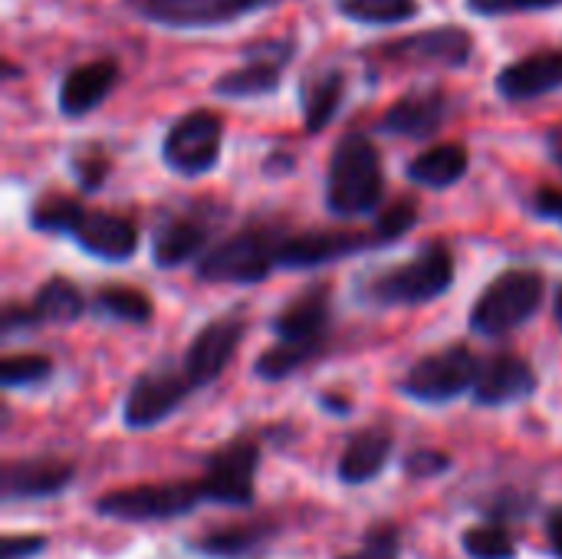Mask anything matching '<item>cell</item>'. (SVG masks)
<instances>
[{
	"label": "cell",
	"instance_id": "obj_3",
	"mask_svg": "<svg viewBox=\"0 0 562 559\" xmlns=\"http://www.w3.org/2000/svg\"><path fill=\"white\" fill-rule=\"evenodd\" d=\"M286 234L290 231L283 224H247L204 250L194 273L201 283H263L280 267V247Z\"/></svg>",
	"mask_w": 562,
	"mask_h": 559
},
{
	"label": "cell",
	"instance_id": "obj_7",
	"mask_svg": "<svg viewBox=\"0 0 562 559\" xmlns=\"http://www.w3.org/2000/svg\"><path fill=\"white\" fill-rule=\"evenodd\" d=\"M224 148V122L211 109L184 112L161 138V161L181 178H201L217 168Z\"/></svg>",
	"mask_w": 562,
	"mask_h": 559
},
{
	"label": "cell",
	"instance_id": "obj_31",
	"mask_svg": "<svg viewBox=\"0 0 562 559\" xmlns=\"http://www.w3.org/2000/svg\"><path fill=\"white\" fill-rule=\"evenodd\" d=\"M326 349L323 346H300V343H277L270 346L263 356H257L254 362V376L263 382H283L290 376H296L303 366H310L313 359H319Z\"/></svg>",
	"mask_w": 562,
	"mask_h": 559
},
{
	"label": "cell",
	"instance_id": "obj_42",
	"mask_svg": "<svg viewBox=\"0 0 562 559\" xmlns=\"http://www.w3.org/2000/svg\"><path fill=\"white\" fill-rule=\"evenodd\" d=\"M33 326H40V323H36V316H33V310H30L26 303H7V310H3V316H0L3 336L20 333V329H33Z\"/></svg>",
	"mask_w": 562,
	"mask_h": 559
},
{
	"label": "cell",
	"instance_id": "obj_19",
	"mask_svg": "<svg viewBox=\"0 0 562 559\" xmlns=\"http://www.w3.org/2000/svg\"><path fill=\"white\" fill-rule=\"evenodd\" d=\"M115 82H119V63L112 56L79 63L66 69V76L59 79L56 105L66 119H82L109 99Z\"/></svg>",
	"mask_w": 562,
	"mask_h": 559
},
{
	"label": "cell",
	"instance_id": "obj_47",
	"mask_svg": "<svg viewBox=\"0 0 562 559\" xmlns=\"http://www.w3.org/2000/svg\"><path fill=\"white\" fill-rule=\"evenodd\" d=\"M553 316H557V326L562 329V283L557 287V297H553Z\"/></svg>",
	"mask_w": 562,
	"mask_h": 559
},
{
	"label": "cell",
	"instance_id": "obj_33",
	"mask_svg": "<svg viewBox=\"0 0 562 559\" xmlns=\"http://www.w3.org/2000/svg\"><path fill=\"white\" fill-rule=\"evenodd\" d=\"M49 376H53V359L43 353H16L0 362L3 389H33L43 385Z\"/></svg>",
	"mask_w": 562,
	"mask_h": 559
},
{
	"label": "cell",
	"instance_id": "obj_12",
	"mask_svg": "<svg viewBox=\"0 0 562 559\" xmlns=\"http://www.w3.org/2000/svg\"><path fill=\"white\" fill-rule=\"evenodd\" d=\"M194 392V385L188 382L184 369H171V366H155L148 372H142L122 405V425L128 432H148L161 422H168Z\"/></svg>",
	"mask_w": 562,
	"mask_h": 559
},
{
	"label": "cell",
	"instance_id": "obj_29",
	"mask_svg": "<svg viewBox=\"0 0 562 559\" xmlns=\"http://www.w3.org/2000/svg\"><path fill=\"white\" fill-rule=\"evenodd\" d=\"M86 211L89 208H82L79 198L49 191V194H43V198L33 201V208H30V227L40 231V234H66V237H72V231L79 227V221L86 217Z\"/></svg>",
	"mask_w": 562,
	"mask_h": 559
},
{
	"label": "cell",
	"instance_id": "obj_16",
	"mask_svg": "<svg viewBox=\"0 0 562 559\" xmlns=\"http://www.w3.org/2000/svg\"><path fill=\"white\" fill-rule=\"evenodd\" d=\"M537 392V372L530 359L517 353H494L481 362L477 382L471 389L474 405L481 409H504L530 399Z\"/></svg>",
	"mask_w": 562,
	"mask_h": 559
},
{
	"label": "cell",
	"instance_id": "obj_14",
	"mask_svg": "<svg viewBox=\"0 0 562 559\" xmlns=\"http://www.w3.org/2000/svg\"><path fill=\"white\" fill-rule=\"evenodd\" d=\"M372 247H382L375 231H300V234H286L280 247V267L313 270Z\"/></svg>",
	"mask_w": 562,
	"mask_h": 559
},
{
	"label": "cell",
	"instance_id": "obj_9",
	"mask_svg": "<svg viewBox=\"0 0 562 559\" xmlns=\"http://www.w3.org/2000/svg\"><path fill=\"white\" fill-rule=\"evenodd\" d=\"M244 63L221 72L214 79V96L221 99H260L273 96L283 82V69L296 56V43L280 36V40H250L240 49Z\"/></svg>",
	"mask_w": 562,
	"mask_h": 559
},
{
	"label": "cell",
	"instance_id": "obj_11",
	"mask_svg": "<svg viewBox=\"0 0 562 559\" xmlns=\"http://www.w3.org/2000/svg\"><path fill=\"white\" fill-rule=\"evenodd\" d=\"M125 3L138 20L165 30H214V26H231L283 0H125Z\"/></svg>",
	"mask_w": 562,
	"mask_h": 559
},
{
	"label": "cell",
	"instance_id": "obj_20",
	"mask_svg": "<svg viewBox=\"0 0 562 559\" xmlns=\"http://www.w3.org/2000/svg\"><path fill=\"white\" fill-rule=\"evenodd\" d=\"M497 96L507 102H530L562 89V49H537L507 63L497 79Z\"/></svg>",
	"mask_w": 562,
	"mask_h": 559
},
{
	"label": "cell",
	"instance_id": "obj_44",
	"mask_svg": "<svg viewBox=\"0 0 562 559\" xmlns=\"http://www.w3.org/2000/svg\"><path fill=\"white\" fill-rule=\"evenodd\" d=\"M547 540H550L553 557L562 559V504L560 507H553L550 517H547Z\"/></svg>",
	"mask_w": 562,
	"mask_h": 559
},
{
	"label": "cell",
	"instance_id": "obj_4",
	"mask_svg": "<svg viewBox=\"0 0 562 559\" xmlns=\"http://www.w3.org/2000/svg\"><path fill=\"white\" fill-rule=\"evenodd\" d=\"M547 297V280L533 267H510L501 277H494L477 303L471 306V333L484 339H501L514 329H520L527 320L537 316Z\"/></svg>",
	"mask_w": 562,
	"mask_h": 559
},
{
	"label": "cell",
	"instance_id": "obj_26",
	"mask_svg": "<svg viewBox=\"0 0 562 559\" xmlns=\"http://www.w3.org/2000/svg\"><path fill=\"white\" fill-rule=\"evenodd\" d=\"M468 168H471L468 148L461 142H441V145H431L422 155H415L405 171L415 185L445 191V188H454L468 175Z\"/></svg>",
	"mask_w": 562,
	"mask_h": 559
},
{
	"label": "cell",
	"instance_id": "obj_2",
	"mask_svg": "<svg viewBox=\"0 0 562 559\" xmlns=\"http://www.w3.org/2000/svg\"><path fill=\"white\" fill-rule=\"evenodd\" d=\"M385 194V171L375 142L366 132H349L336 142L326 168V208L342 217H366Z\"/></svg>",
	"mask_w": 562,
	"mask_h": 559
},
{
	"label": "cell",
	"instance_id": "obj_30",
	"mask_svg": "<svg viewBox=\"0 0 562 559\" xmlns=\"http://www.w3.org/2000/svg\"><path fill=\"white\" fill-rule=\"evenodd\" d=\"M336 13L362 26H395L418 16V0H333Z\"/></svg>",
	"mask_w": 562,
	"mask_h": 559
},
{
	"label": "cell",
	"instance_id": "obj_8",
	"mask_svg": "<svg viewBox=\"0 0 562 559\" xmlns=\"http://www.w3.org/2000/svg\"><path fill=\"white\" fill-rule=\"evenodd\" d=\"M260 445L247 435L231 438L204 458V474L198 481L201 497L221 507H250L257 497Z\"/></svg>",
	"mask_w": 562,
	"mask_h": 559
},
{
	"label": "cell",
	"instance_id": "obj_15",
	"mask_svg": "<svg viewBox=\"0 0 562 559\" xmlns=\"http://www.w3.org/2000/svg\"><path fill=\"white\" fill-rule=\"evenodd\" d=\"M76 478L72 461L40 455V458H16L0 468V501L20 504V501H46L63 494Z\"/></svg>",
	"mask_w": 562,
	"mask_h": 559
},
{
	"label": "cell",
	"instance_id": "obj_38",
	"mask_svg": "<svg viewBox=\"0 0 562 559\" xmlns=\"http://www.w3.org/2000/svg\"><path fill=\"white\" fill-rule=\"evenodd\" d=\"M468 13L474 16H510V13H537V10H557L562 0H464Z\"/></svg>",
	"mask_w": 562,
	"mask_h": 559
},
{
	"label": "cell",
	"instance_id": "obj_18",
	"mask_svg": "<svg viewBox=\"0 0 562 559\" xmlns=\"http://www.w3.org/2000/svg\"><path fill=\"white\" fill-rule=\"evenodd\" d=\"M211 234H214L211 211H181V214L168 217L155 231V237H151V264L158 270H178L207 247Z\"/></svg>",
	"mask_w": 562,
	"mask_h": 559
},
{
	"label": "cell",
	"instance_id": "obj_28",
	"mask_svg": "<svg viewBox=\"0 0 562 559\" xmlns=\"http://www.w3.org/2000/svg\"><path fill=\"white\" fill-rule=\"evenodd\" d=\"M92 313L95 316H109L119 323H135L145 326L155 313V303L148 300V293L135 290V287H122V283H109L92 297Z\"/></svg>",
	"mask_w": 562,
	"mask_h": 559
},
{
	"label": "cell",
	"instance_id": "obj_21",
	"mask_svg": "<svg viewBox=\"0 0 562 559\" xmlns=\"http://www.w3.org/2000/svg\"><path fill=\"white\" fill-rule=\"evenodd\" d=\"M448 112H451V102L445 89L438 86L412 89L382 112L379 128L389 135H402V138H428L445 125Z\"/></svg>",
	"mask_w": 562,
	"mask_h": 559
},
{
	"label": "cell",
	"instance_id": "obj_35",
	"mask_svg": "<svg viewBox=\"0 0 562 559\" xmlns=\"http://www.w3.org/2000/svg\"><path fill=\"white\" fill-rule=\"evenodd\" d=\"M339 559H402V530L395 524H375L366 530L362 547Z\"/></svg>",
	"mask_w": 562,
	"mask_h": 559
},
{
	"label": "cell",
	"instance_id": "obj_22",
	"mask_svg": "<svg viewBox=\"0 0 562 559\" xmlns=\"http://www.w3.org/2000/svg\"><path fill=\"white\" fill-rule=\"evenodd\" d=\"M72 241L95 260L122 264L138 250V227L132 217L115 211H86L72 231Z\"/></svg>",
	"mask_w": 562,
	"mask_h": 559
},
{
	"label": "cell",
	"instance_id": "obj_27",
	"mask_svg": "<svg viewBox=\"0 0 562 559\" xmlns=\"http://www.w3.org/2000/svg\"><path fill=\"white\" fill-rule=\"evenodd\" d=\"M36 323H56V326H66V323H76L86 310V300H82V290L69 280V277H49L46 283H40L33 303H30Z\"/></svg>",
	"mask_w": 562,
	"mask_h": 559
},
{
	"label": "cell",
	"instance_id": "obj_43",
	"mask_svg": "<svg viewBox=\"0 0 562 559\" xmlns=\"http://www.w3.org/2000/svg\"><path fill=\"white\" fill-rule=\"evenodd\" d=\"M293 168H296V161H293L290 152H270V155L263 158V175H270V178H283V175H290Z\"/></svg>",
	"mask_w": 562,
	"mask_h": 559
},
{
	"label": "cell",
	"instance_id": "obj_39",
	"mask_svg": "<svg viewBox=\"0 0 562 559\" xmlns=\"http://www.w3.org/2000/svg\"><path fill=\"white\" fill-rule=\"evenodd\" d=\"M451 465H454L451 455H448V451H438V448H418V451H412V455L402 461L405 474L415 478V481H431V478L451 471Z\"/></svg>",
	"mask_w": 562,
	"mask_h": 559
},
{
	"label": "cell",
	"instance_id": "obj_37",
	"mask_svg": "<svg viewBox=\"0 0 562 559\" xmlns=\"http://www.w3.org/2000/svg\"><path fill=\"white\" fill-rule=\"evenodd\" d=\"M537 497L533 494H524V491H497L491 494L481 511L494 521V524H507V521H520L533 511Z\"/></svg>",
	"mask_w": 562,
	"mask_h": 559
},
{
	"label": "cell",
	"instance_id": "obj_5",
	"mask_svg": "<svg viewBox=\"0 0 562 559\" xmlns=\"http://www.w3.org/2000/svg\"><path fill=\"white\" fill-rule=\"evenodd\" d=\"M477 372H481V359L464 343H451L412 362V369L398 382V392L422 405H445L471 392Z\"/></svg>",
	"mask_w": 562,
	"mask_h": 559
},
{
	"label": "cell",
	"instance_id": "obj_13",
	"mask_svg": "<svg viewBox=\"0 0 562 559\" xmlns=\"http://www.w3.org/2000/svg\"><path fill=\"white\" fill-rule=\"evenodd\" d=\"M244 333H247V320L240 313H227V316H217V320L204 323L198 329V336L188 343V353L181 359V369H184L188 382L194 389H204V385L217 382L224 376V369L231 366Z\"/></svg>",
	"mask_w": 562,
	"mask_h": 559
},
{
	"label": "cell",
	"instance_id": "obj_32",
	"mask_svg": "<svg viewBox=\"0 0 562 559\" xmlns=\"http://www.w3.org/2000/svg\"><path fill=\"white\" fill-rule=\"evenodd\" d=\"M461 550L468 559H517V540L507 524H477L461 534Z\"/></svg>",
	"mask_w": 562,
	"mask_h": 559
},
{
	"label": "cell",
	"instance_id": "obj_48",
	"mask_svg": "<svg viewBox=\"0 0 562 559\" xmlns=\"http://www.w3.org/2000/svg\"><path fill=\"white\" fill-rule=\"evenodd\" d=\"M16 76H20V66L7 59V63H3V79H16Z\"/></svg>",
	"mask_w": 562,
	"mask_h": 559
},
{
	"label": "cell",
	"instance_id": "obj_23",
	"mask_svg": "<svg viewBox=\"0 0 562 559\" xmlns=\"http://www.w3.org/2000/svg\"><path fill=\"white\" fill-rule=\"evenodd\" d=\"M392 451H395V435L389 428H366V432H356L342 455H339V465H336V478L346 484V488H362L369 481H375L389 461H392Z\"/></svg>",
	"mask_w": 562,
	"mask_h": 559
},
{
	"label": "cell",
	"instance_id": "obj_10",
	"mask_svg": "<svg viewBox=\"0 0 562 559\" xmlns=\"http://www.w3.org/2000/svg\"><path fill=\"white\" fill-rule=\"evenodd\" d=\"M369 56L395 63V66H441V69H461L474 56V36L458 23L428 26L418 33H405L395 40H385Z\"/></svg>",
	"mask_w": 562,
	"mask_h": 559
},
{
	"label": "cell",
	"instance_id": "obj_25",
	"mask_svg": "<svg viewBox=\"0 0 562 559\" xmlns=\"http://www.w3.org/2000/svg\"><path fill=\"white\" fill-rule=\"evenodd\" d=\"M346 99V72L336 69V66H323V69H313L303 82H300V105H303V125L310 135L323 132L339 105Z\"/></svg>",
	"mask_w": 562,
	"mask_h": 559
},
{
	"label": "cell",
	"instance_id": "obj_1",
	"mask_svg": "<svg viewBox=\"0 0 562 559\" xmlns=\"http://www.w3.org/2000/svg\"><path fill=\"white\" fill-rule=\"evenodd\" d=\"M458 260L451 244L431 241L412 260L369 273L359 283V297L372 306H425L454 287Z\"/></svg>",
	"mask_w": 562,
	"mask_h": 559
},
{
	"label": "cell",
	"instance_id": "obj_6",
	"mask_svg": "<svg viewBox=\"0 0 562 559\" xmlns=\"http://www.w3.org/2000/svg\"><path fill=\"white\" fill-rule=\"evenodd\" d=\"M201 488L171 481V484H135L109 491L95 501V514L119 524H151V521H175L191 514L201 504Z\"/></svg>",
	"mask_w": 562,
	"mask_h": 559
},
{
	"label": "cell",
	"instance_id": "obj_36",
	"mask_svg": "<svg viewBox=\"0 0 562 559\" xmlns=\"http://www.w3.org/2000/svg\"><path fill=\"white\" fill-rule=\"evenodd\" d=\"M418 224V204L412 198H398L395 204H389L379 217H375V237L382 244H392L398 237H405L412 227Z\"/></svg>",
	"mask_w": 562,
	"mask_h": 559
},
{
	"label": "cell",
	"instance_id": "obj_46",
	"mask_svg": "<svg viewBox=\"0 0 562 559\" xmlns=\"http://www.w3.org/2000/svg\"><path fill=\"white\" fill-rule=\"evenodd\" d=\"M319 405H323L326 412H333V415H349V409H352V405H349L346 399H339V395H323Z\"/></svg>",
	"mask_w": 562,
	"mask_h": 559
},
{
	"label": "cell",
	"instance_id": "obj_41",
	"mask_svg": "<svg viewBox=\"0 0 562 559\" xmlns=\"http://www.w3.org/2000/svg\"><path fill=\"white\" fill-rule=\"evenodd\" d=\"M530 211L543 221H553V224H562V188H553V185H543L533 191L530 198Z\"/></svg>",
	"mask_w": 562,
	"mask_h": 559
},
{
	"label": "cell",
	"instance_id": "obj_40",
	"mask_svg": "<svg viewBox=\"0 0 562 559\" xmlns=\"http://www.w3.org/2000/svg\"><path fill=\"white\" fill-rule=\"evenodd\" d=\"M46 550V537L40 534H7L0 540V559H33Z\"/></svg>",
	"mask_w": 562,
	"mask_h": 559
},
{
	"label": "cell",
	"instance_id": "obj_34",
	"mask_svg": "<svg viewBox=\"0 0 562 559\" xmlns=\"http://www.w3.org/2000/svg\"><path fill=\"white\" fill-rule=\"evenodd\" d=\"M69 171H72V178H76V185H79L82 191L92 194V191H99V188L105 185V178H109V171H112V161H109V155H105L102 148L86 145V148L72 152Z\"/></svg>",
	"mask_w": 562,
	"mask_h": 559
},
{
	"label": "cell",
	"instance_id": "obj_45",
	"mask_svg": "<svg viewBox=\"0 0 562 559\" xmlns=\"http://www.w3.org/2000/svg\"><path fill=\"white\" fill-rule=\"evenodd\" d=\"M547 152H550V158L562 168V125L547 132Z\"/></svg>",
	"mask_w": 562,
	"mask_h": 559
},
{
	"label": "cell",
	"instance_id": "obj_24",
	"mask_svg": "<svg viewBox=\"0 0 562 559\" xmlns=\"http://www.w3.org/2000/svg\"><path fill=\"white\" fill-rule=\"evenodd\" d=\"M277 534H280V527L273 521L227 524V527H214V530L194 537L188 547L204 559H244L263 550Z\"/></svg>",
	"mask_w": 562,
	"mask_h": 559
},
{
	"label": "cell",
	"instance_id": "obj_17",
	"mask_svg": "<svg viewBox=\"0 0 562 559\" xmlns=\"http://www.w3.org/2000/svg\"><path fill=\"white\" fill-rule=\"evenodd\" d=\"M329 326H333V297L329 287H310L293 303H286L273 316V336L277 343H300V346H329Z\"/></svg>",
	"mask_w": 562,
	"mask_h": 559
}]
</instances>
